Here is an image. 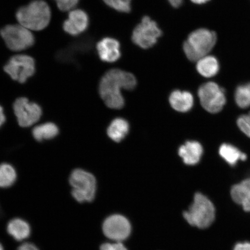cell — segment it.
I'll use <instances>...</instances> for the list:
<instances>
[{
  "label": "cell",
  "mask_w": 250,
  "mask_h": 250,
  "mask_svg": "<svg viewBox=\"0 0 250 250\" xmlns=\"http://www.w3.org/2000/svg\"><path fill=\"white\" fill-rule=\"evenodd\" d=\"M137 80L129 72L120 69L109 70L103 76L99 84V93L106 105L111 109H121L125 105L123 89L135 88Z\"/></svg>",
  "instance_id": "1"
},
{
  "label": "cell",
  "mask_w": 250,
  "mask_h": 250,
  "mask_svg": "<svg viewBox=\"0 0 250 250\" xmlns=\"http://www.w3.org/2000/svg\"><path fill=\"white\" fill-rule=\"evenodd\" d=\"M16 18L21 26L29 30H42L51 21V8L43 0H34L18 9Z\"/></svg>",
  "instance_id": "2"
},
{
  "label": "cell",
  "mask_w": 250,
  "mask_h": 250,
  "mask_svg": "<svg viewBox=\"0 0 250 250\" xmlns=\"http://www.w3.org/2000/svg\"><path fill=\"white\" fill-rule=\"evenodd\" d=\"M217 42L214 31L201 28L189 34L183 43V51L190 61L197 62L209 55Z\"/></svg>",
  "instance_id": "3"
},
{
  "label": "cell",
  "mask_w": 250,
  "mask_h": 250,
  "mask_svg": "<svg viewBox=\"0 0 250 250\" xmlns=\"http://www.w3.org/2000/svg\"><path fill=\"white\" fill-rule=\"evenodd\" d=\"M71 194L78 203H91L95 201L98 190L97 180L90 172L76 168L68 177Z\"/></svg>",
  "instance_id": "4"
},
{
  "label": "cell",
  "mask_w": 250,
  "mask_h": 250,
  "mask_svg": "<svg viewBox=\"0 0 250 250\" xmlns=\"http://www.w3.org/2000/svg\"><path fill=\"white\" fill-rule=\"evenodd\" d=\"M184 218L190 226L200 229L208 228L215 217L214 205L207 196L196 193L188 210L183 212Z\"/></svg>",
  "instance_id": "5"
},
{
  "label": "cell",
  "mask_w": 250,
  "mask_h": 250,
  "mask_svg": "<svg viewBox=\"0 0 250 250\" xmlns=\"http://www.w3.org/2000/svg\"><path fill=\"white\" fill-rule=\"evenodd\" d=\"M5 45L12 51L20 52L30 48L35 42L31 31L21 24H8L0 31Z\"/></svg>",
  "instance_id": "6"
},
{
  "label": "cell",
  "mask_w": 250,
  "mask_h": 250,
  "mask_svg": "<svg viewBox=\"0 0 250 250\" xmlns=\"http://www.w3.org/2000/svg\"><path fill=\"white\" fill-rule=\"evenodd\" d=\"M198 93L202 107L209 113H218L226 104L227 97L224 89L212 81L200 86Z\"/></svg>",
  "instance_id": "7"
},
{
  "label": "cell",
  "mask_w": 250,
  "mask_h": 250,
  "mask_svg": "<svg viewBox=\"0 0 250 250\" xmlns=\"http://www.w3.org/2000/svg\"><path fill=\"white\" fill-rule=\"evenodd\" d=\"M162 34L157 23L149 17H145L134 28L132 40L134 44L141 48L149 49L157 43Z\"/></svg>",
  "instance_id": "8"
},
{
  "label": "cell",
  "mask_w": 250,
  "mask_h": 250,
  "mask_svg": "<svg viewBox=\"0 0 250 250\" xmlns=\"http://www.w3.org/2000/svg\"><path fill=\"white\" fill-rule=\"evenodd\" d=\"M4 70L12 80L23 83L35 73L36 62L29 55H15L9 59Z\"/></svg>",
  "instance_id": "9"
},
{
  "label": "cell",
  "mask_w": 250,
  "mask_h": 250,
  "mask_svg": "<svg viewBox=\"0 0 250 250\" xmlns=\"http://www.w3.org/2000/svg\"><path fill=\"white\" fill-rule=\"evenodd\" d=\"M102 229L107 238L121 242L130 236L132 227L129 221L123 215L112 214L103 221Z\"/></svg>",
  "instance_id": "10"
},
{
  "label": "cell",
  "mask_w": 250,
  "mask_h": 250,
  "mask_svg": "<svg viewBox=\"0 0 250 250\" xmlns=\"http://www.w3.org/2000/svg\"><path fill=\"white\" fill-rule=\"evenodd\" d=\"M14 111L19 125L21 127L32 126L40 120L42 116V109L36 103L31 102L26 98L16 100Z\"/></svg>",
  "instance_id": "11"
},
{
  "label": "cell",
  "mask_w": 250,
  "mask_h": 250,
  "mask_svg": "<svg viewBox=\"0 0 250 250\" xmlns=\"http://www.w3.org/2000/svg\"><path fill=\"white\" fill-rule=\"evenodd\" d=\"M88 15L82 9H74L70 11L66 20L62 24L65 32L72 36H77L85 32L88 28Z\"/></svg>",
  "instance_id": "12"
},
{
  "label": "cell",
  "mask_w": 250,
  "mask_h": 250,
  "mask_svg": "<svg viewBox=\"0 0 250 250\" xmlns=\"http://www.w3.org/2000/svg\"><path fill=\"white\" fill-rule=\"evenodd\" d=\"M96 49L100 59L106 62H117L121 56L120 42L111 37H105L99 41Z\"/></svg>",
  "instance_id": "13"
},
{
  "label": "cell",
  "mask_w": 250,
  "mask_h": 250,
  "mask_svg": "<svg viewBox=\"0 0 250 250\" xmlns=\"http://www.w3.org/2000/svg\"><path fill=\"white\" fill-rule=\"evenodd\" d=\"M7 232L16 242L23 243L30 238L31 228L26 220L20 217H15L8 222Z\"/></svg>",
  "instance_id": "14"
},
{
  "label": "cell",
  "mask_w": 250,
  "mask_h": 250,
  "mask_svg": "<svg viewBox=\"0 0 250 250\" xmlns=\"http://www.w3.org/2000/svg\"><path fill=\"white\" fill-rule=\"evenodd\" d=\"M179 154L183 159L184 164L193 166L198 164L203 154V148L201 144L196 141H189L181 146Z\"/></svg>",
  "instance_id": "15"
},
{
  "label": "cell",
  "mask_w": 250,
  "mask_h": 250,
  "mask_svg": "<svg viewBox=\"0 0 250 250\" xmlns=\"http://www.w3.org/2000/svg\"><path fill=\"white\" fill-rule=\"evenodd\" d=\"M230 195L234 202L242 206L244 210L250 212V177L234 185Z\"/></svg>",
  "instance_id": "16"
},
{
  "label": "cell",
  "mask_w": 250,
  "mask_h": 250,
  "mask_svg": "<svg viewBox=\"0 0 250 250\" xmlns=\"http://www.w3.org/2000/svg\"><path fill=\"white\" fill-rule=\"evenodd\" d=\"M169 103L171 107L175 110L186 112L193 107L194 100L190 92L177 90L171 93Z\"/></svg>",
  "instance_id": "17"
},
{
  "label": "cell",
  "mask_w": 250,
  "mask_h": 250,
  "mask_svg": "<svg viewBox=\"0 0 250 250\" xmlns=\"http://www.w3.org/2000/svg\"><path fill=\"white\" fill-rule=\"evenodd\" d=\"M219 155L230 167H235L239 161H246L248 155L233 145L222 144L218 150Z\"/></svg>",
  "instance_id": "18"
},
{
  "label": "cell",
  "mask_w": 250,
  "mask_h": 250,
  "mask_svg": "<svg viewBox=\"0 0 250 250\" xmlns=\"http://www.w3.org/2000/svg\"><path fill=\"white\" fill-rule=\"evenodd\" d=\"M220 69V62L214 56L208 55L196 62V70L203 77H214L218 74Z\"/></svg>",
  "instance_id": "19"
},
{
  "label": "cell",
  "mask_w": 250,
  "mask_h": 250,
  "mask_svg": "<svg viewBox=\"0 0 250 250\" xmlns=\"http://www.w3.org/2000/svg\"><path fill=\"white\" fill-rule=\"evenodd\" d=\"M129 131V124L121 118H115L111 122L107 129L109 138L115 142H120L125 139Z\"/></svg>",
  "instance_id": "20"
},
{
  "label": "cell",
  "mask_w": 250,
  "mask_h": 250,
  "mask_svg": "<svg viewBox=\"0 0 250 250\" xmlns=\"http://www.w3.org/2000/svg\"><path fill=\"white\" fill-rule=\"evenodd\" d=\"M59 133L57 125L52 123H47L36 126L32 131L33 136L37 142L54 139Z\"/></svg>",
  "instance_id": "21"
},
{
  "label": "cell",
  "mask_w": 250,
  "mask_h": 250,
  "mask_svg": "<svg viewBox=\"0 0 250 250\" xmlns=\"http://www.w3.org/2000/svg\"><path fill=\"white\" fill-rule=\"evenodd\" d=\"M18 180L17 172L10 164H0V189L13 187Z\"/></svg>",
  "instance_id": "22"
},
{
  "label": "cell",
  "mask_w": 250,
  "mask_h": 250,
  "mask_svg": "<svg viewBox=\"0 0 250 250\" xmlns=\"http://www.w3.org/2000/svg\"><path fill=\"white\" fill-rule=\"evenodd\" d=\"M234 99L237 107L240 108L250 107V83L240 84L236 87Z\"/></svg>",
  "instance_id": "23"
},
{
  "label": "cell",
  "mask_w": 250,
  "mask_h": 250,
  "mask_svg": "<svg viewBox=\"0 0 250 250\" xmlns=\"http://www.w3.org/2000/svg\"><path fill=\"white\" fill-rule=\"evenodd\" d=\"M109 7L123 13H129L131 11L132 0H103Z\"/></svg>",
  "instance_id": "24"
},
{
  "label": "cell",
  "mask_w": 250,
  "mask_h": 250,
  "mask_svg": "<svg viewBox=\"0 0 250 250\" xmlns=\"http://www.w3.org/2000/svg\"><path fill=\"white\" fill-rule=\"evenodd\" d=\"M236 124L239 129L250 139V111L240 115L237 119Z\"/></svg>",
  "instance_id": "25"
},
{
  "label": "cell",
  "mask_w": 250,
  "mask_h": 250,
  "mask_svg": "<svg viewBox=\"0 0 250 250\" xmlns=\"http://www.w3.org/2000/svg\"><path fill=\"white\" fill-rule=\"evenodd\" d=\"M62 11H68L76 7L80 0H54Z\"/></svg>",
  "instance_id": "26"
},
{
  "label": "cell",
  "mask_w": 250,
  "mask_h": 250,
  "mask_svg": "<svg viewBox=\"0 0 250 250\" xmlns=\"http://www.w3.org/2000/svg\"><path fill=\"white\" fill-rule=\"evenodd\" d=\"M99 250H127L123 243H103L99 246Z\"/></svg>",
  "instance_id": "27"
},
{
  "label": "cell",
  "mask_w": 250,
  "mask_h": 250,
  "mask_svg": "<svg viewBox=\"0 0 250 250\" xmlns=\"http://www.w3.org/2000/svg\"><path fill=\"white\" fill-rule=\"evenodd\" d=\"M17 250H40L35 244L30 242L21 243Z\"/></svg>",
  "instance_id": "28"
},
{
  "label": "cell",
  "mask_w": 250,
  "mask_h": 250,
  "mask_svg": "<svg viewBox=\"0 0 250 250\" xmlns=\"http://www.w3.org/2000/svg\"><path fill=\"white\" fill-rule=\"evenodd\" d=\"M233 250H250V243H239L234 246Z\"/></svg>",
  "instance_id": "29"
},
{
  "label": "cell",
  "mask_w": 250,
  "mask_h": 250,
  "mask_svg": "<svg viewBox=\"0 0 250 250\" xmlns=\"http://www.w3.org/2000/svg\"><path fill=\"white\" fill-rule=\"evenodd\" d=\"M169 4L174 8H179L183 5V0H167Z\"/></svg>",
  "instance_id": "30"
},
{
  "label": "cell",
  "mask_w": 250,
  "mask_h": 250,
  "mask_svg": "<svg viewBox=\"0 0 250 250\" xmlns=\"http://www.w3.org/2000/svg\"><path fill=\"white\" fill-rule=\"evenodd\" d=\"M6 121L5 115L4 112V109L1 105H0V127L4 124Z\"/></svg>",
  "instance_id": "31"
},
{
  "label": "cell",
  "mask_w": 250,
  "mask_h": 250,
  "mask_svg": "<svg viewBox=\"0 0 250 250\" xmlns=\"http://www.w3.org/2000/svg\"><path fill=\"white\" fill-rule=\"evenodd\" d=\"M209 1H210V0H190V1L198 5L204 4L205 3L208 2Z\"/></svg>",
  "instance_id": "32"
},
{
  "label": "cell",
  "mask_w": 250,
  "mask_h": 250,
  "mask_svg": "<svg viewBox=\"0 0 250 250\" xmlns=\"http://www.w3.org/2000/svg\"><path fill=\"white\" fill-rule=\"evenodd\" d=\"M0 250H5L4 247L1 242H0Z\"/></svg>",
  "instance_id": "33"
}]
</instances>
